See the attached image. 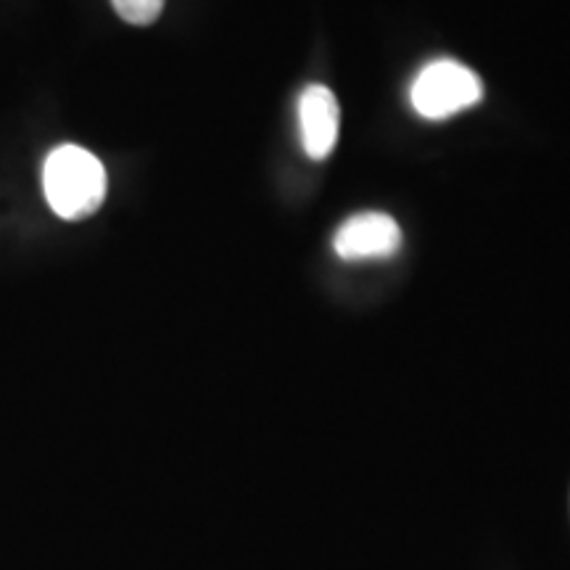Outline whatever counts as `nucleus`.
I'll list each match as a JSON object with an SVG mask.
<instances>
[{"mask_svg": "<svg viewBox=\"0 0 570 570\" xmlns=\"http://www.w3.org/2000/svg\"><path fill=\"white\" fill-rule=\"evenodd\" d=\"M106 169L82 146H59L42 164V194L61 219L77 223L101 209L106 198Z\"/></svg>", "mask_w": 570, "mask_h": 570, "instance_id": "1", "label": "nucleus"}, {"mask_svg": "<svg viewBox=\"0 0 570 570\" xmlns=\"http://www.w3.org/2000/svg\"><path fill=\"white\" fill-rule=\"evenodd\" d=\"M483 85L475 71L454 59L431 61L412 82L410 101L425 119H449L481 101Z\"/></svg>", "mask_w": 570, "mask_h": 570, "instance_id": "2", "label": "nucleus"}, {"mask_svg": "<svg viewBox=\"0 0 570 570\" xmlns=\"http://www.w3.org/2000/svg\"><path fill=\"white\" fill-rule=\"evenodd\" d=\"M333 248L341 259H386L402 248V227L391 214L362 212L338 227Z\"/></svg>", "mask_w": 570, "mask_h": 570, "instance_id": "3", "label": "nucleus"}, {"mask_svg": "<svg viewBox=\"0 0 570 570\" xmlns=\"http://www.w3.org/2000/svg\"><path fill=\"white\" fill-rule=\"evenodd\" d=\"M298 125H302L304 151L309 159L323 161L338 140L341 109L336 96L325 85H309L298 98Z\"/></svg>", "mask_w": 570, "mask_h": 570, "instance_id": "4", "label": "nucleus"}, {"mask_svg": "<svg viewBox=\"0 0 570 570\" xmlns=\"http://www.w3.org/2000/svg\"><path fill=\"white\" fill-rule=\"evenodd\" d=\"M111 3L119 17L138 27L154 24L164 9V0H111Z\"/></svg>", "mask_w": 570, "mask_h": 570, "instance_id": "5", "label": "nucleus"}]
</instances>
